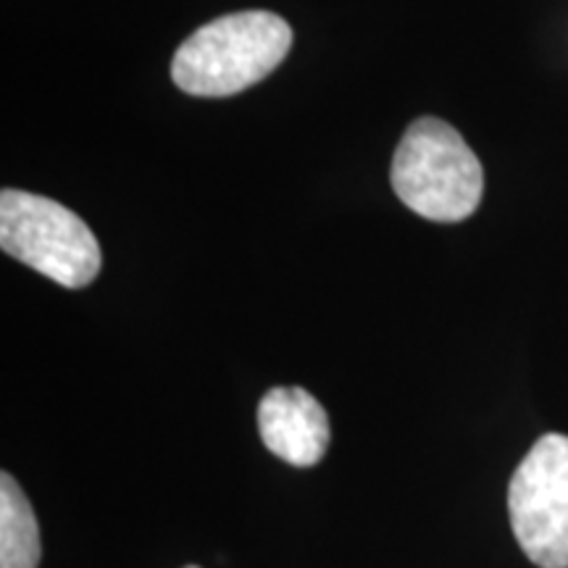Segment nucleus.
Listing matches in <instances>:
<instances>
[{"label":"nucleus","instance_id":"nucleus-7","mask_svg":"<svg viewBox=\"0 0 568 568\" xmlns=\"http://www.w3.org/2000/svg\"><path fill=\"white\" fill-rule=\"evenodd\" d=\"M187 568H201V566H187Z\"/></svg>","mask_w":568,"mask_h":568},{"label":"nucleus","instance_id":"nucleus-4","mask_svg":"<svg viewBox=\"0 0 568 568\" xmlns=\"http://www.w3.org/2000/svg\"><path fill=\"white\" fill-rule=\"evenodd\" d=\"M510 529L539 568H568V437H539L508 487Z\"/></svg>","mask_w":568,"mask_h":568},{"label":"nucleus","instance_id":"nucleus-3","mask_svg":"<svg viewBox=\"0 0 568 568\" xmlns=\"http://www.w3.org/2000/svg\"><path fill=\"white\" fill-rule=\"evenodd\" d=\"M0 247L61 287L80 290L101 274V245L88 224L45 195L0 193Z\"/></svg>","mask_w":568,"mask_h":568},{"label":"nucleus","instance_id":"nucleus-6","mask_svg":"<svg viewBox=\"0 0 568 568\" xmlns=\"http://www.w3.org/2000/svg\"><path fill=\"white\" fill-rule=\"evenodd\" d=\"M40 527L32 503L9 471L0 474V568H38Z\"/></svg>","mask_w":568,"mask_h":568},{"label":"nucleus","instance_id":"nucleus-2","mask_svg":"<svg viewBox=\"0 0 568 568\" xmlns=\"http://www.w3.org/2000/svg\"><path fill=\"white\" fill-rule=\"evenodd\" d=\"M393 190L429 222L456 224L479 209L485 172L456 126L422 116L408 126L393 159Z\"/></svg>","mask_w":568,"mask_h":568},{"label":"nucleus","instance_id":"nucleus-1","mask_svg":"<svg viewBox=\"0 0 568 568\" xmlns=\"http://www.w3.org/2000/svg\"><path fill=\"white\" fill-rule=\"evenodd\" d=\"M293 27L272 11H237L203 24L176 48L172 80L187 95H237L284 61Z\"/></svg>","mask_w":568,"mask_h":568},{"label":"nucleus","instance_id":"nucleus-5","mask_svg":"<svg viewBox=\"0 0 568 568\" xmlns=\"http://www.w3.org/2000/svg\"><path fill=\"white\" fill-rule=\"evenodd\" d=\"M261 439L284 464L308 468L329 447V416L308 389L274 387L258 403Z\"/></svg>","mask_w":568,"mask_h":568}]
</instances>
